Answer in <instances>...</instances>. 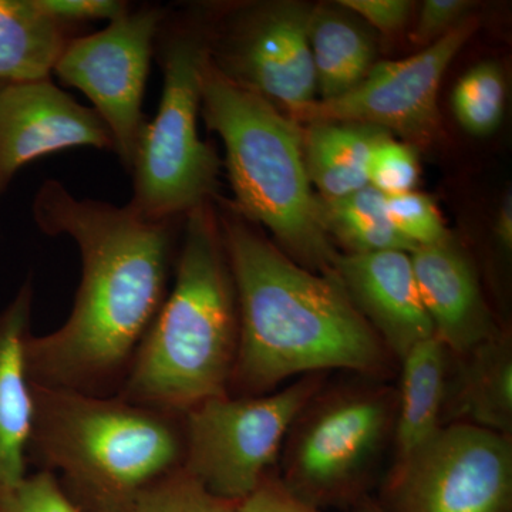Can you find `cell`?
<instances>
[{"label":"cell","instance_id":"cell-1","mask_svg":"<svg viewBox=\"0 0 512 512\" xmlns=\"http://www.w3.org/2000/svg\"><path fill=\"white\" fill-rule=\"evenodd\" d=\"M47 237H70L82 278L59 329L30 335V383L114 396L170 291L183 220H151L130 205L77 198L46 180L32 204Z\"/></svg>","mask_w":512,"mask_h":512},{"label":"cell","instance_id":"cell-2","mask_svg":"<svg viewBox=\"0 0 512 512\" xmlns=\"http://www.w3.org/2000/svg\"><path fill=\"white\" fill-rule=\"evenodd\" d=\"M217 217L238 302L234 396H261L299 373L370 372L382 365V342L338 274L303 268L231 202Z\"/></svg>","mask_w":512,"mask_h":512},{"label":"cell","instance_id":"cell-3","mask_svg":"<svg viewBox=\"0 0 512 512\" xmlns=\"http://www.w3.org/2000/svg\"><path fill=\"white\" fill-rule=\"evenodd\" d=\"M173 278L117 394L184 414L227 394L237 362V293L211 201L184 217Z\"/></svg>","mask_w":512,"mask_h":512},{"label":"cell","instance_id":"cell-4","mask_svg":"<svg viewBox=\"0 0 512 512\" xmlns=\"http://www.w3.org/2000/svg\"><path fill=\"white\" fill-rule=\"evenodd\" d=\"M32 397L28 463L53 474L83 512H127L184 466L181 413L35 384Z\"/></svg>","mask_w":512,"mask_h":512},{"label":"cell","instance_id":"cell-5","mask_svg":"<svg viewBox=\"0 0 512 512\" xmlns=\"http://www.w3.org/2000/svg\"><path fill=\"white\" fill-rule=\"evenodd\" d=\"M201 116L224 143L232 207L268 228L281 251L303 268L336 274L340 255L312 191L299 124L218 72L210 59L202 76Z\"/></svg>","mask_w":512,"mask_h":512},{"label":"cell","instance_id":"cell-6","mask_svg":"<svg viewBox=\"0 0 512 512\" xmlns=\"http://www.w3.org/2000/svg\"><path fill=\"white\" fill-rule=\"evenodd\" d=\"M163 92L131 167L133 210L151 220H183L212 200L221 160L201 140L202 76L210 59L208 23L167 9L154 46Z\"/></svg>","mask_w":512,"mask_h":512},{"label":"cell","instance_id":"cell-7","mask_svg":"<svg viewBox=\"0 0 512 512\" xmlns=\"http://www.w3.org/2000/svg\"><path fill=\"white\" fill-rule=\"evenodd\" d=\"M315 390L303 380L274 394H222L183 414L184 471L211 494L241 503L269 476L286 434Z\"/></svg>","mask_w":512,"mask_h":512},{"label":"cell","instance_id":"cell-8","mask_svg":"<svg viewBox=\"0 0 512 512\" xmlns=\"http://www.w3.org/2000/svg\"><path fill=\"white\" fill-rule=\"evenodd\" d=\"M383 512H511L512 447L470 423L441 427L399 461Z\"/></svg>","mask_w":512,"mask_h":512},{"label":"cell","instance_id":"cell-9","mask_svg":"<svg viewBox=\"0 0 512 512\" xmlns=\"http://www.w3.org/2000/svg\"><path fill=\"white\" fill-rule=\"evenodd\" d=\"M165 13L164 6H131L106 29L74 37L55 67L60 82L92 101L128 173L148 123L144 92Z\"/></svg>","mask_w":512,"mask_h":512},{"label":"cell","instance_id":"cell-10","mask_svg":"<svg viewBox=\"0 0 512 512\" xmlns=\"http://www.w3.org/2000/svg\"><path fill=\"white\" fill-rule=\"evenodd\" d=\"M312 9L296 3L242 6L208 23L212 66L289 114L318 90L309 26Z\"/></svg>","mask_w":512,"mask_h":512},{"label":"cell","instance_id":"cell-11","mask_svg":"<svg viewBox=\"0 0 512 512\" xmlns=\"http://www.w3.org/2000/svg\"><path fill=\"white\" fill-rule=\"evenodd\" d=\"M478 28L470 16L423 52L373 64L355 89L338 99L315 100L289 114L295 123H359L396 133L410 144L429 143L439 130L437 99L444 73Z\"/></svg>","mask_w":512,"mask_h":512},{"label":"cell","instance_id":"cell-12","mask_svg":"<svg viewBox=\"0 0 512 512\" xmlns=\"http://www.w3.org/2000/svg\"><path fill=\"white\" fill-rule=\"evenodd\" d=\"M392 417L382 394H349L318 407L286 454L282 484L306 503H335L356 487L386 440Z\"/></svg>","mask_w":512,"mask_h":512},{"label":"cell","instance_id":"cell-13","mask_svg":"<svg viewBox=\"0 0 512 512\" xmlns=\"http://www.w3.org/2000/svg\"><path fill=\"white\" fill-rule=\"evenodd\" d=\"M76 147L114 150L109 128L92 107L52 79L0 89V195L26 165Z\"/></svg>","mask_w":512,"mask_h":512},{"label":"cell","instance_id":"cell-14","mask_svg":"<svg viewBox=\"0 0 512 512\" xmlns=\"http://www.w3.org/2000/svg\"><path fill=\"white\" fill-rule=\"evenodd\" d=\"M336 274L360 315L400 359L420 342L436 338L409 252L340 255Z\"/></svg>","mask_w":512,"mask_h":512},{"label":"cell","instance_id":"cell-15","mask_svg":"<svg viewBox=\"0 0 512 512\" xmlns=\"http://www.w3.org/2000/svg\"><path fill=\"white\" fill-rule=\"evenodd\" d=\"M421 302L444 348L466 355L498 338L476 272L461 248L448 238L410 252Z\"/></svg>","mask_w":512,"mask_h":512},{"label":"cell","instance_id":"cell-16","mask_svg":"<svg viewBox=\"0 0 512 512\" xmlns=\"http://www.w3.org/2000/svg\"><path fill=\"white\" fill-rule=\"evenodd\" d=\"M33 285L26 279L0 311V491L28 476L33 397L26 343L32 335Z\"/></svg>","mask_w":512,"mask_h":512},{"label":"cell","instance_id":"cell-17","mask_svg":"<svg viewBox=\"0 0 512 512\" xmlns=\"http://www.w3.org/2000/svg\"><path fill=\"white\" fill-rule=\"evenodd\" d=\"M79 29L50 15L40 0H0V83L52 79Z\"/></svg>","mask_w":512,"mask_h":512},{"label":"cell","instance_id":"cell-18","mask_svg":"<svg viewBox=\"0 0 512 512\" xmlns=\"http://www.w3.org/2000/svg\"><path fill=\"white\" fill-rule=\"evenodd\" d=\"M383 128L359 123H315L302 131L303 158L322 200H338L369 185V161Z\"/></svg>","mask_w":512,"mask_h":512},{"label":"cell","instance_id":"cell-19","mask_svg":"<svg viewBox=\"0 0 512 512\" xmlns=\"http://www.w3.org/2000/svg\"><path fill=\"white\" fill-rule=\"evenodd\" d=\"M446 353L443 343L431 338L403 357L402 396L397 416L399 457L414 450L441 429L440 414L446 397Z\"/></svg>","mask_w":512,"mask_h":512},{"label":"cell","instance_id":"cell-20","mask_svg":"<svg viewBox=\"0 0 512 512\" xmlns=\"http://www.w3.org/2000/svg\"><path fill=\"white\" fill-rule=\"evenodd\" d=\"M456 392V410L466 423L510 433L512 427V356L505 340L495 338L466 353Z\"/></svg>","mask_w":512,"mask_h":512},{"label":"cell","instance_id":"cell-21","mask_svg":"<svg viewBox=\"0 0 512 512\" xmlns=\"http://www.w3.org/2000/svg\"><path fill=\"white\" fill-rule=\"evenodd\" d=\"M309 40L320 100L338 99L355 89L373 67L369 37L333 10L312 9Z\"/></svg>","mask_w":512,"mask_h":512},{"label":"cell","instance_id":"cell-22","mask_svg":"<svg viewBox=\"0 0 512 512\" xmlns=\"http://www.w3.org/2000/svg\"><path fill=\"white\" fill-rule=\"evenodd\" d=\"M323 224L350 254L382 251L413 252L416 247L390 224L386 195L372 185L338 200H320Z\"/></svg>","mask_w":512,"mask_h":512},{"label":"cell","instance_id":"cell-23","mask_svg":"<svg viewBox=\"0 0 512 512\" xmlns=\"http://www.w3.org/2000/svg\"><path fill=\"white\" fill-rule=\"evenodd\" d=\"M505 82L500 67L483 62L464 74L453 92V109L458 123L468 133H493L504 113Z\"/></svg>","mask_w":512,"mask_h":512},{"label":"cell","instance_id":"cell-24","mask_svg":"<svg viewBox=\"0 0 512 512\" xmlns=\"http://www.w3.org/2000/svg\"><path fill=\"white\" fill-rule=\"evenodd\" d=\"M127 512H239V503L211 494L181 468L138 495Z\"/></svg>","mask_w":512,"mask_h":512},{"label":"cell","instance_id":"cell-25","mask_svg":"<svg viewBox=\"0 0 512 512\" xmlns=\"http://www.w3.org/2000/svg\"><path fill=\"white\" fill-rule=\"evenodd\" d=\"M386 210L390 224L416 248L450 238L440 211L427 195L414 191L389 195Z\"/></svg>","mask_w":512,"mask_h":512},{"label":"cell","instance_id":"cell-26","mask_svg":"<svg viewBox=\"0 0 512 512\" xmlns=\"http://www.w3.org/2000/svg\"><path fill=\"white\" fill-rule=\"evenodd\" d=\"M419 181V158L410 143H399L392 136L383 138L369 161V185L389 197L413 191Z\"/></svg>","mask_w":512,"mask_h":512},{"label":"cell","instance_id":"cell-27","mask_svg":"<svg viewBox=\"0 0 512 512\" xmlns=\"http://www.w3.org/2000/svg\"><path fill=\"white\" fill-rule=\"evenodd\" d=\"M0 512H83L53 474L36 471L15 487L0 491Z\"/></svg>","mask_w":512,"mask_h":512},{"label":"cell","instance_id":"cell-28","mask_svg":"<svg viewBox=\"0 0 512 512\" xmlns=\"http://www.w3.org/2000/svg\"><path fill=\"white\" fill-rule=\"evenodd\" d=\"M474 3L470 0H427L421 8L412 39L429 47L470 18Z\"/></svg>","mask_w":512,"mask_h":512},{"label":"cell","instance_id":"cell-29","mask_svg":"<svg viewBox=\"0 0 512 512\" xmlns=\"http://www.w3.org/2000/svg\"><path fill=\"white\" fill-rule=\"evenodd\" d=\"M40 5L55 18L80 28L96 20L113 22L131 9L123 0H40Z\"/></svg>","mask_w":512,"mask_h":512},{"label":"cell","instance_id":"cell-30","mask_svg":"<svg viewBox=\"0 0 512 512\" xmlns=\"http://www.w3.org/2000/svg\"><path fill=\"white\" fill-rule=\"evenodd\" d=\"M239 512H323L293 495L281 480L265 478L258 488L239 503Z\"/></svg>","mask_w":512,"mask_h":512},{"label":"cell","instance_id":"cell-31","mask_svg":"<svg viewBox=\"0 0 512 512\" xmlns=\"http://www.w3.org/2000/svg\"><path fill=\"white\" fill-rule=\"evenodd\" d=\"M339 5L384 33L402 29L413 9V3L407 0H342Z\"/></svg>","mask_w":512,"mask_h":512},{"label":"cell","instance_id":"cell-32","mask_svg":"<svg viewBox=\"0 0 512 512\" xmlns=\"http://www.w3.org/2000/svg\"><path fill=\"white\" fill-rule=\"evenodd\" d=\"M497 237L505 248L512 247V197L511 192L505 195L503 204L497 217V227H495Z\"/></svg>","mask_w":512,"mask_h":512},{"label":"cell","instance_id":"cell-33","mask_svg":"<svg viewBox=\"0 0 512 512\" xmlns=\"http://www.w3.org/2000/svg\"><path fill=\"white\" fill-rule=\"evenodd\" d=\"M360 512H383L380 510L379 505H375L372 503H367L365 507L362 508Z\"/></svg>","mask_w":512,"mask_h":512},{"label":"cell","instance_id":"cell-34","mask_svg":"<svg viewBox=\"0 0 512 512\" xmlns=\"http://www.w3.org/2000/svg\"><path fill=\"white\" fill-rule=\"evenodd\" d=\"M3 86H5V84L0 83V89H2Z\"/></svg>","mask_w":512,"mask_h":512}]
</instances>
